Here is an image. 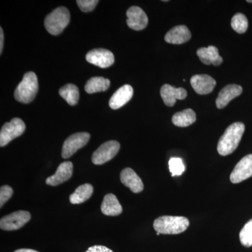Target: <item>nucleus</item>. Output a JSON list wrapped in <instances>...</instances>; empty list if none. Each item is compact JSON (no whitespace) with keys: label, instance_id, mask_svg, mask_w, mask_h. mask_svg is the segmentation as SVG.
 <instances>
[{"label":"nucleus","instance_id":"obj_1","mask_svg":"<svg viewBox=\"0 0 252 252\" xmlns=\"http://www.w3.org/2000/svg\"><path fill=\"white\" fill-rule=\"evenodd\" d=\"M245 130V126L241 122L234 123L228 126L219 141L217 146L219 154L225 157L235 152L238 148Z\"/></svg>","mask_w":252,"mask_h":252},{"label":"nucleus","instance_id":"obj_2","mask_svg":"<svg viewBox=\"0 0 252 252\" xmlns=\"http://www.w3.org/2000/svg\"><path fill=\"white\" fill-rule=\"evenodd\" d=\"M189 224L185 217L162 216L154 220V228L160 234L177 235L185 232Z\"/></svg>","mask_w":252,"mask_h":252},{"label":"nucleus","instance_id":"obj_3","mask_svg":"<svg viewBox=\"0 0 252 252\" xmlns=\"http://www.w3.org/2000/svg\"><path fill=\"white\" fill-rule=\"evenodd\" d=\"M38 88L39 85L35 73L27 72L23 76V80L15 90V98L22 103H30L35 97L38 92Z\"/></svg>","mask_w":252,"mask_h":252},{"label":"nucleus","instance_id":"obj_4","mask_svg":"<svg viewBox=\"0 0 252 252\" xmlns=\"http://www.w3.org/2000/svg\"><path fill=\"white\" fill-rule=\"evenodd\" d=\"M70 21V14L67 8H56L51 14H48L44 21L46 31L53 35H59Z\"/></svg>","mask_w":252,"mask_h":252},{"label":"nucleus","instance_id":"obj_5","mask_svg":"<svg viewBox=\"0 0 252 252\" xmlns=\"http://www.w3.org/2000/svg\"><path fill=\"white\" fill-rule=\"evenodd\" d=\"M26 130V124L19 118H14L10 122L6 123L0 131V146L7 145L16 137L22 135Z\"/></svg>","mask_w":252,"mask_h":252},{"label":"nucleus","instance_id":"obj_6","mask_svg":"<svg viewBox=\"0 0 252 252\" xmlns=\"http://www.w3.org/2000/svg\"><path fill=\"white\" fill-rule=\"evenodd\" d=\"M90 134L88 132H77L73 134L64 141L62 149L63 158H69L79 149L86 146L90 140Z\"/></svg>","mask_w":252,"mask_h":252},{"label":"nucleus","instance_id":"obj_7","mask_svg":"<svg viewBox=\"0 0 252 252\" xmlns=\"http://www.w3.org/2000/svg\"><path fill=\"white\" fill-rule=\"evenodd\" d=\"M119 149L120 144L117 141L111 140L104 142L93 154V163L100 165L109 161L116 157Z\"/></svg>","mask_w":252,"mask_h":252},{"label":"nucleus","instance_id":"obj_8","mask_svg":"<svg viewBox=\"0 0 252 252\" xmlns=\"http://www.w3.org/2000/svg\"><path fill=\"white\" fill-rule=\"evenodd\" d=\"M29 212L20 210L3 217L0 220V228L4 230H16L22 228L31 220Z\"/></svg>","mask_w":252,"mask_h":252},{"label":"nucleus","instance_id":"obj_9","mask_svg":"<svg viewBox=\"0 0 252 252\" xmlns=\"http://www.w3.org/2000/svg\"><path fill=\"white\" fill-rule=\"evenodd\" d=\"M252 177V154H249L242 158L235 165L231 175L230 182L238 184Z\"/></svg>","mask_w":252,"mask_h":252},{"label":"nucleus","instance_id":"obj_10","mask_svg":"<svg viewBox=\"0 0 252 252\" xmlns=\"http://www.w3.org/2000/svg\"><path fill=\"white\" fill-rule=\"evenodd\" d=\"M86 61L91 64L101 68H107L114 64V54L109 50L95 49L89 51L86 56Z\"/></svg>","mask_w":252,"mask_h":252},{"label":"nucleus","instance_id":"obj_11","mask_svg":"<svg viewBox=\"0 0 252 252\" xmlns=\"http://www.w3.org/2000/svg\"><path fill=\"white\" fill-rule=\"evenodd\" d=\"M126 15L127 17V26L131 29L140 31L147 27L149 21L148 17L143 10L138 6L130 7L127 10Z\"/></svg>","mask_w":252,"mask_h":252},{"label":"nucleus","instance_id":"obj_12","mask_svg":"<svg viewBox=\"0 0 252 252\" xmlns=\"http://www.w3.org/2000/svg\"><path fill=\"white\" fill-rule=\"evenodd\" d=\"M190 84L197 94H207L212 92L217 82L213 78L207 74H197L190 79Z\"/></svg>","mask_w":252,"mask_h":252},{"label":"nucleus","instance_id":"obj_13","mask_svg":"<svg viewBox=\"0 0 252 252\" xmlns=\"http://www.w3.org/2000/svg\"><path fill=\"white\" fill-rule=\"evenodd\" d=\"M72 162L70 161L63 162L58 167L56 173L46 179V185L53 186V187L61 185L63 182L69 180L72 177Z\"/></svg>","mask_w":252,"mask_h":252},{"label":"nucleus","instance_id":"obj_14","mask_svg":"<svg viewBox=\"0 0 252 252\" xmlns=\"http://www.w3.org/2000/svg\"><path fill=\"white\" fill-rule=\"evenodd\" d=\"M120 178L123 185L128 187L134 193H140L143 190V182L137 173L130 167H127L122 170Z\"/></svg>","mask_w":252,"mask_h":252},{"label":"nucleus","instance_id":"obj_15","mask_svg":"<svg viewBox=\"0 0 252 252\" xmlns=\"http://www.w3.org/2000/svg\"><path fill=\"white\" fill-rule=\"evenodd\" d=\"M160 95L165 105L172 107L177 99H185L187 97V91L182 88L177 89L169 84H165L160 89Z\"/></svg>","mask_w":252,"mask_h":252},{"label":"nucleus","instance_id":"obj_16","mask_svg":"<svg viewBox=\"0 0 252 252\" xmlns=\"http://www.w3.org/2000/svg\"><path fill=\"white\" fill-rule=\"evenodd\" d=\"M242 92H243V88L240 86L236 85V84H230V85L225 86L220 91L216 99L217 108H224L232 99L240 95Z\"/></svg>","mask_w":252,"mask_h":252},{"label":"nucleus","instance_id":"obj_17","mask_svg":"<svg viewBox=\"0 0 252 252\" xmlns=\"http://www.w3.org/2000/svg\"><path fill=\"white\" fill-rule=\"evenodd\" d=\"M133 95V89L130 85H124L118 89L109 99V107L112 109H118L125 105Z\"/></svg>","mask_w":252,"mask_h":252},{"label":"nucleus","instance_id":"obj_18","mask_svg":"<svg viewBox=\"0 0 252 252\" xmlns=\"http://www.w3.org/2000/svg\"><path fill=\"white\" fill-rule=\"evenodd\" d=\"M191 34L185 26H178L172 28L165 34V40L169 44H182L190 40Z\"/></svg>","mask_w":252,"mask_h":252},{"label":"nucleus","instance_id":"obj_19","mask_svg":"<svg viewBox=\"0 0 252 252\" xmlns=\"http://www.w3.org/2000/svg\"><path fill=\"white\" fill-rule=\"evenodd\" d=\"M101 211L106 216L115 217L122 213L123 208L117 196L114 194L109 193L104 197L101 205Z\"/></svg>","mask_w":252,"mask_h":252},{"label":"nucleus","instance_id":"obj_20","mask_svg":"<svg viewBox=\"0 0 252 252\" xmlns=\"http://www.w3.org/2000/svg\"><path fill=\"white\" fill-rule=\"evenodd\" d=\"M197 55L201 62L207 65L212 64L217 66L223 63V59L219 54L218 49L214 46L200 48L197 51Z\"/></svg>","mask_w":252,"mask_h":252},{"label":"nucleus","instance_id":"obj_21","mask_svg":"<svg viewBox=\"0 0 252 252\" xmlns=\"http://www.w3.org/2000/svg\"><path fill=\"white\" fill-rule=\"evenodd\" d=\"M94 193V187L90 184L79 186L69 196L70 203L74 205L84 203L91 198Z\"/></svg>","mask_w":252,"mask_h":252},{"label":"nucleus","instance_id":"obj_22","mask_svg":"<svg viewBox=\"0 0 252 252\" xmlns=\"http://www.w3.org/2000/svg\"><path fill=\"white\" fill-rule=\"evenodd\" d=\"M195 121L196 115L191 109H187L182 112L176 113L172 119L174 125L178 127H187L194 124Z\"/></svg>","mask_w":252,"mask_h":252},{"label":"nucleus","instance_id":"obj_23","mask_svg":"<svg viewBox=\"0 0 252 252\" xmlns=\"http://www.w3.org/2000/svg\"><path fill=\"white\" fill-rule=\"evenodd\" d=\"M109 86V79L102 77H93L86 82L85 91L89 94H95L108 90Z\"/></svg>","mask_w":252,"mask_h":252},{"label":"nucleus","instance_id":"obj_24","mask_svg":"<svg viewBox=\"0 0 252 252\" xmlns=\"http://www.w3.org/2000/svg\"><path fill=\"white\" fill-rule=\"evenodd\" d=\"M59 94L69 105L74 106L78 103L79 91L77 86L69 84L63 86L59 90Z\"/></svg>","mask_w":252,"mask_h":252},{"label":"nucleus","instance_id":"obj_25","mask_svg":"<svg viewBox=\"0 0 252 252\" xmlns=\"http://www.w3.org/2000/svg\"><path fill=\"white\" fill-rule=\"evenodd\" d=\"M231 27L239 34H243L248 31V20L243 14H236L232 18Z\"/></svg>","mask_w":252,"mask_h":252},{"label":"nucleus","instance_id":"obj_26","mask_svg":"<svg viewBox=\"0 0 252 252\" xmlns=\"http://www.w3.org/2000/svg\"><path fill=\"white\" fill-rule=\"evenodd\" d=\"M240 240L244 247L250 248L252 246V219L244 225L240 231Z\"/></svg>","mask_w":252,"mask_h":252},{"label":"nucleus","instance_id":"obj_27","mask_svg":"<svg viewBox=\"0 0 252 252\" xmlns=\"http://www.w3.org/2000/svg\"><path fill=\"white\" fill-rule=\"evenodd\" d=\"M169 168L172 177L180 176L185 172V167L183 160L180 158H172L169 160Z\"/></svg>","mask_w":252,"mask_h":252},{"label":"nucleus","instance_id":"obj_28","mask_svg":"<svg viewBox=\"0 0 252 252\" xmlns=\"http://www.w3.org/2000/svg\"><path fill=\"white\" fill-rule=\"evenodd\" d=\"M14 190L9 186L5 185L0 189V207H2L12 196Z\"/></svg>","mask_w":252,"mask_h":252},{"label":"nucleus","instance_id":"obj_29","mask_svg":"<svg viewBox=\"0 0 252 252\" xmlns=\"http://www.w3.org/2000/svg\"><path fill=\"white\" fill-rule=\"evenodd\" d=\"M97 0H77V3L79 9L84 12H90L97 6Z\"/></svg>","mask_w":252,"mask_h":252},{"label":"nucleus","instance_id":"obj_30","mask_svg":"<svg viewBox=\"0 0 252 252\" xmlns=\"http://www.w3.org/2000/svg\"><path fill=\"white\" fill-rule=\"evenodd\" d=\"M86 252H113L112 250L102 245H94L88 249Z\"/></svg>","mask_w":252,"mask_h":252},{"label":"nucleus","instance_id":"obj_31","mask_svg":"<svg viewBox=\"0 0 252 252\" xmlns=\"http://www.w3.org/2000/svg\"><path fill=\"white\" fill-rule=\"evenodd\" d=\"M3 46H4V32L2 28H0V54L2 53Z\"/></svg>","mask_w":252,"mask_h":252},{"label":"nucleus","instance_id":"obj_32","mask_svg":"<svg viewBox=\"0 0 252 252\" xmlns=\"http://www.w3.org/2000/svg\"><path fill=\"white\" fill-rule=\"evenodd\" d=\"M14 252H39L36 250H31V249H21V250H16Z\"/></svg>","mask_w":252,"mask_h":252},{"label":"nucleus","instance_id":"obj_33","mask_svg":"<svg viewBox=\"0 0 252 252\" xmlns=\"http://www.w3.org/2000/svg\"><path fill=\"white\" fill-rule=\"evenodd\" d=\"M248 1V2L252 3V0H248V1Z\"/></svg>","mask_w":252,"mask_h":252}]
</instances>
